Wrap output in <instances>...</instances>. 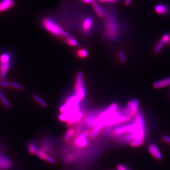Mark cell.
<instances>
[{"mask_svg":"<svg viewBox=\"0 0 170 170\" xmlns=\"http://www.w3.org/2000/svg\"><path fill=\"white\" fill-rule=\"evenodd\" d=\"M118 0H99L102 3H105V2H110V3H113V2H117Z\"/></svg>","mask_w":170,"mask_h":170,"instance_id":"d6a6232c","label":"cell"},{"mask_svg":"<svg viewBox=\"0 0 170 170\" xmlns=\"http://www.w3.org/2000/svg\"><path fill=\"white\" fill-rule=\"evenodd\" d=\"M105 26L107 33L110 38L115 39L117 38L118 30V23L117 18L113 13L108 12L105 14Z\"/></svg>","mask_w":170,"mask_h":170,"instance_id":"7a4b0ae2","label":"cell"},{"mask_svg":"<svg viewBox=\"0 0 170 170\" xmlns=\"http://www.w3.org/2000/svg\"><path fill=\"white\" fill-rule=\"evenodd\" d=\"M10 57L7 53H4L0 56V62L1 63H6L9 62Z\"/></svg>","mask_w":170,"mask_h":170,"instance_id":"d4e9b609","label":"cell"},{"mask_svg":"<svg viewBox=\"0 0 170 170\" xmlns=\"http://www.w3.org/2000/svg\"><path fill=\"white\" fill-rule=\"evenodd\" d=\"M92 6L97 16L101 18L104 17L105 16V12L104 9L98 3L94 2L93 4H92Z\"/></svg>","mask_w":170,"mask_h":170,"instance_id":"9a60e30c","label":"cell"},{"mask_svg":"<svg viewBox=\"0 0 170 170\" xmlns=\"http://www.w3.org/2000/svg\"><path fill=\"white\" fill-rule=\"evenodd\" d=\"M89 134V131H86L82 133L80 135L77 137L74 141V144L76 146L81 148L86 147L88 144L87 137Z\"/></svg>","mask_w":170,"mask_h":170,"instance_id":"277c9868","label":"cell"},{"mask_svg":"<svg viewBox=\"0 0 170 170\" xmlns=\"http://www.w3.org/2000/svg\"><path fill=\"white\" fill-rule=\"evenodd\" d=\"M33 98L34 100L38 103L39 104L40 106H41L42 107H43L44 108H46L48 107V105L47 104V102L43 100L40 96H39L38 95L36 94H34L33 95Z\"/></svg>","mask_w":170,"mask_h":170,"instance_id":"2e32d148","label":"cell"},{"mask_svg":"<svg viewBox=\"0 0 170 170\" xmlns=\"http://www.w3.org/2000/svg\"><path fill=\"white\" fill-rule=\"evenodd\" d=\"M162 139L167 143L170 144V137L169 135H164L162 136Z\"/></svg>","mask_w":170,"mask_h":170,"instance_id":"4dcf8cb0","label":"cell"},{"mask_svg":"<svg viewBox=\"0 0 170 170\" xmlns=\"http://www.w3.org/2000/svg\"><path fill=\"white\" fill-rule=\"evenodd\" d=\"M10 63H1L0 64V79L1 80H3L4 79L6 74L10 67Z\"/></svg>","mask_w":170,"mask_h":170,"instance_id":"4fadbf2b","label":"cell"},{"mask_svg":"<svg viewBox=\"0 0 170 170\" xmlns=\"http://www.w3.org/2000/svg\"><path fill=\"white\" fill-rule=\"evenodd\" d=\"M83 117V113L82 112H77L74 113V115L70 118V119L67 122V125L68 126H72L75 123L78 122Z\"/></svg>","mask_w":170,"mask_h":170,"instance_id":"30bf717a","label":"cell"},{"mask_svg":"<svg viewBox=\"0 0 170 170\" xmlns=\"http://www.w3.org/2000/svg\"><path fill=\"white\" fill-rule=\"evenodd\" d=\"M154 9L156 13L162 15H167L170 12L169 7L165 4H157Z\"/></svg>","mask_w":170,"mask_h":170,"instance_id":"ba28073f","label":"cell"},{"mask_svg":"<svg viewBox=\"0 0 170 170\" xmlns=\"http://www.w3.org/2000/svg\"><path fill=\"white\" fill-rule=\"evenodd\" d=\"M132 2V0H124V3L126 6L130 5Z\"/></svg>","mask_w":170,"mask_h":170,"instance_id":"e575fe53","label":"cell"},{"mask_svg":"<svg viewBox=\"0 0 170 170\" xmlns=\"http://www.w3.org/2000/svg\"><path fill=\"white\" fill-rule=\"evenodd\" d=\"M166 44L170 45V34H166L163 35L161 39L159 41L155 48V53H160Z\"/></svg>","mask_w":170,"mask_h":170,"instance_id":"5b68a950","label":"cell"},{"mask_svg":"<svg viewBox=\"0 0 170 170\" xmlns=\"http://www.w3.org/2000/svg\"><path fill=\"white\" fill-rule=\"evenodd\" d=\"M117 170H127V168L124 165L119 164L118 166Z\"/></svg>","mask_w":170,"mask_h":170,"instance_id":"1f68e13d","label":"cell"},{"mask_svg":"<svg viewBox=\"0 0 170 170\" xmlns=\"http://www.w3.org/2000/svg\"><path fill=\"white\" fill-rule=\"evenodd\" d=\"M101 128L100 127L95 126L92 129L91 132L89 133V136L90 138H95L100 133Z\"/></svg>","mask_w":170,"mask_h":170,"instance_id":"d6986e66","label":"cell"},{"mask_svg":"<svg viewBox=\"0 0 170 170\" xmlns=\"http://www.w3.org/2000/svg\"><path fill=\"white\" fill-rule=\"evenodd\" d=\"M43 24L44 28L47 31H48L50 33H51L57 38H60L62 36H63L67 39L70 36L69 34L65 31H64L57 23L50 18H44L43 20Z\"/></svg>","mask_w":170,"mask_h":170,"instance_id":"6da1fadb","label":"cell"},{"mask_svg":"<svg viewBox=\"0 0 170 170\" xmlns=\"http://www.w3.org/2000/svg\"><path fill=\"white\" fill-rule=\"evenodd\" d=\"M38 150L37 145L34 142H31L28 145V150L31 155H36Z\"/></svg>","mask_w":170,"mask_h":170,"instance_id":"e0dca14e","label":"cell"},{"mask_svg":"<svg viewBox=\"0 0 170 170\" xmlns=\"http://www.w3.org/2000/svg\"><path fill=\"white\" fill-rule=\"evenodd\" d=\"M119 58L121 60V61L123 63H125L126 62V56L124 52H123L122 51L119 52Z\"/></svg>","mask_w":170,"mask_h":170,"instance_id":"f546056e","label":"cell"},{"mask_svg":"<svg viewBox=\"0 0 170 170\" xmlns=\"http://www.w3.org/2000/svg\"><path fill=\"white\" fill-rule=\"evenodd\" d=\"M45 161L48 162V163H50V164H51L52 165H55V164H56L57 163L56 160L54 158H53V157H51V156H50L49 155H48Z\"/></svg>","mask_w":170,"mask_h":170,"instance_id":"f1b7e54d","label":"cell"},{"mask_svg":"<svg viewBox=\"0 0 170 170\" xmlns=\"http://www.w3.org/2000/svg\"><path fill=\"white\" fill-rule=\"evenodd\" d=\"M138 108L139 101L137 99L130 101L128 102L126 108L124 110V115L129 118V119H131L135 116L138 112Z\"/></svg>","mask_w":170,"mask_h":170,"instance_id":"3957f363","label":"cell"},{"mask_svg":"<svg viewBox=\"0 0 170 170\" xmlns=\"http://www.w3.org/2000/svg\"><path fill=\"white\" fill-rule=\"evenodd\" d=\"M0 87H11V82L5 81L4 80H0Z\"/></svg>","mask_w":170,"mask_h":170,"instance_id":"83f0119b","label":"cell"},{"mask_svg":"<svg viewBox=\"0 0 170 170\" xmlns=\"http://www.w3.org/2000/svg\"><path fill=\"white\" fill-rule=\"evenodd\" d=\"M75 132V131L74 128H70L67 131L65 135L64 136V140L65 142H69L72 137L74 135V133Z\"/></svg>","mask_w":170,"mask_h":170,"instance_id":"ffe728a7","label":"cell"},{"mask_svg":"<svg viewBox=\"0 0 170 170\" xmlns=\"http://www.w3.org/2000/svg\"><path fill=\"white\" fill-rule=\"evenodd\" d=\"M77 56L79 57H82V58H85L87 57L88 56V52L86 50L83 49V48H81L79 49L77 53Z\"/></svg>","mask_w":170,"mask_h":170,"instance_id":"484cf974","label":"cell"},{"mask_svg":"<svg viewBox=\"0 0 170 170\" xmlns=\"http://www.w3.org/2000/svg\"></svg>","mask_w":170,"mask_h":170,"instance_id":"d590c367","label":"cell"},{"mask_svg":"<svg viewBox=\"0 0 170 170\" xmlns=\"http://www.w3.org/2000/svg\"><path fill=\"white\" fill-rule=\"evenodd\" d=\"M13 5V0H2L0 2V12L11 8Z\"/></svg>","mask_w":170,"mask_h":170,"instance_id":"7c38bea8","label":"cell"},{"mask_svg":"<svg viewBox=\"0 0 170 170\" xmlns=\"http://www.w3.org/2000/svg\"><path fill=\"white\" fill-rule=\"evenodd\" d=\"M83 77H84V75H83V72H79L77 74L76 80H75V92L78 91L83 87V86L85 85V83L83 81Z\"/></svg>","mask_w":170,"mask_h":170,"instance_id":"9c48e42d","label":"cell"},{"mask_svg":"<svg viewBox=\"0 0 170 170\" xmlns=\"http://www.w3.org/2000/svg\"><path fill=\"white\" fill-rule=\"evenodd\" d=\"M65 43L71 46H77L78 45V42L74 38L70 37L65 39Z\"/></svg>","mask_w":170,"mask_h":170,"instance_id":"7402d4cb","label":"cell"},{"mask_svg":"<svg viewBox=\"0 0 170 170\" xmlns=\"http://www.w3.org/2000/svg\"><path fill=\"white\" fill-rule=\"evenodd\" d=\"M169 85H170V77H168L154 83L153 87L155 89H160Z\"/></svg>","mask_w":170,"mask_h":170,"instance_id":"8fae6325","label":"cell"},{"mask_svg":"<svg viewBox=\"0 0 170 170\" xmlns=\"http://www.w3.org/2000/svg\"><path fill=\"white\" fill-rule=\"evenodd\" d=\"M144 140H133L130 142V145L132 147H138L143 145Z\"/></svg>","mask_w":170,"mask_h":170,"instance_id":"603a6c76","label":"cell"},{"mask_svg":"<svg viewBox=\"0 0 170 170\" xmlns=\"http://www.w3.org/2000/svg\"><path fill=\"white\" fill-rule=\"evenodd\" d=\"M36 155L40 159L43 160H46V159L48 156L46 153L43 149H39Z\"/></svg>","mask_w":170,"mask_h":170,"instance_id":"cb8c5ba5","label":"cell"},{"mask_svg":"<svg viewBox=\"0 0 170 170\" xmlns=\"http://www.w3.org/2000/svg\"><path fill=\"white\" fill-rule=\"evenodd\" d=\"M74 113H66V114L61 113L58 116V118L61 122H67L70 119V118L74 115Z\"/></svg>","mask_w":170,"mask_h":170,"instance_id":"44dd1931","label":"cell"},{"mask_svg":"<svg viewBox=\"0 0 170 170\" xmlns=\"http://www.w3.org/2000/svg\"><path fill=\"white\" fill-rule=\"evenodd\" d=\"M0 100L1 101L2 103L7 108L11 109L12 107V104L9 101V100L7 99V98L4 96L2 90L0 89Z\"/></svg>","mask_w":170,"mask_h":170,"instance_id":"ac0fdd59","label":"cell"},{"mask_svg":"<svg viewBox=\"0 0 170 170\" xmlns=\"http://www.w3.org/2000/svg\"><path fill=\"white\" fill-rule=\"evenodd\" d=\"M11 166V162L4 155H0V169H8Z\"/></svg>","mask_w":170,"mask_h":170,"instance_id":"5bb4252c","label":"cell"},{"mask_svg":"<svg viewBox=\"0 0 170 170\" xmlns=\"http://www.w3.org/2000/svg\"><path fill=\"white\" fill-rule=\"evenodd\" d=\"M83 2L85 4H93L95 2V0H82Z\"/></svg>","mask_w":170,"mask_h":170,"instance_id":"836d02e7","label":"cell"},{"mask_svg":"<svg viewBox=\"0 0 170 170\" xmlns=\"http://www.w3.org/2000/svg\"><path fill=\"white\" fill-rule=\"evenodd\" d=\"M148 150L154 157L156 159L160 160L162 159V155L157 145L155 144H150L149 145Z\"/></svg>","mask_w":170,"mask_h":170,"instance_id":"8992f818","label":"cell"},{"mask_svg":"<svg viewBox=\"0 0 170 170\" xmlns=\"http://www.w3.org/2000/svg\"><path fill=\"white\" fill-rule=\"evenodd\" d=\"M92 27V18L87 17L83 21L82 31L85 34H88L90 32Z\"/></svg>","mask_w":170,"mask_h":170,"instance_id":"52a82bcc","label":"cell"},{"mask_svg":"<svg viewBox=\"0 0 170 170\" xmlns=\"http://www.w3.org/2000/svg\"><path fill=\"white\" fill-rule=\"evenodd\" d=\"M11 87L16 89L17 90H22L24 88L22 85L17 82H11Z\"/></svg>","mask_w":170,"mask_h":170,"instance_id":"4316f807","label":"cell"}]
</instances>
